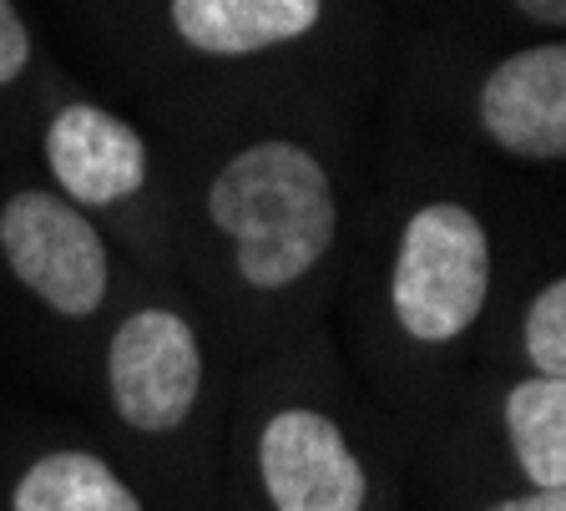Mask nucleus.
Masks as SVG:
<instances>
[{
  "instance_id": "1",
  "label": "nucleus",
  "mask_w": 566,
  "mask_h": 511,
  "mask_svg": "<svg viewBox=\"0 0 566 511\" xmlns=\"http://www.w3.org/2000/svg\"><path fill=\"white\" fill-rule=\"evenodd\" d=\"M375 66L248 76L153 102L177 192L182 269L228 355L329 324L369 198Z\"/></svg>"
},
{
  "instance_id": "2",
  "label": "nucleus",
  "mask_w": 566,
  "mask_h": 511,
  "mask_svg": "<svg viewBox=\"0 0 566 511\" xmlns=\"http://www.w3.org/2000/svg\"><path fill=\"white\" fill-rule=\"evenodd\" d=\"M536 238L491 173L400 127L369 173L329 330L354 380L415 451L481 365L485 334Z\"/></svg>"
},
{
  "instance_id": "3",
  "label": "nucleus",
  "mask_w": 566,
  "mask_h": 511,
  "mask_svg": "<svg viewBox=\"0 0 566 511\" xmlns=\"http://www.w3.org/2000/svg\"><path fill=\"white\" fill-rule=\"evenodd\" d=\"M218 511H415L410 446L329 324L238 365Z\"/></svg>"
},
{
  "instance_id": "4",
  "label": "nucleus",
  "mask_w": 566,
  "mask_h": 511,
  "mask_svg": "<svg viewBox=\"0 0 566 511\" xmlns=\"http://www.w3.org/2000/svg\"><path fill=\"white\" fill-rule=\"evenodd\" d=\"M238 359L182 279L132 284L86 369L92 430L157 511H218Z\"/></svg>"
},
{
  "instance_id": "5",
  "label": "nucleus",
  "mask_w": 566,
  "mask_h": 511,
  "mask_svg": "<svg viewBox=\"0 0 566 511\" xmlns=\"http://www.w3.org/2000/svg\"><path fill=\"white\" fill-rule=\"evenodd\" d=\"M142 107L248 76L375 66L369 0H82Z\"/></svg>"
},
{
  "instance_id": "6",
  "label": "nucleus",
  "mask_w": 566,
  "mask_h": 511,
  "mask_svg": "<svg viewBox=\"0 0 566 511\" xmlns=\"http://www.w3.org/2000/svg\"><path fill=\"white\" fill-rule=\"evenodd\" d=\"M137 279L127 253L61 192L31 173H0V359L82 395Z\"/></svg>"
},
{
  "instance_id": "7",
  "label": "nucleus",
  "mask_w": 566,
  "mask_h": 511,
  "mask_svg": "<svg viewBox=\"0 0 566 511\" xmlns=\"http://www.w3.org/2000/svg\"><path fill=\"white\" fill-rule=\"evenodd\" d=\"M102 228L137 274L177 279L182 233L167 147L147 117L51 72L21 132V167Z\"/></svg>"
},
{
  "instance_id": "8",
  "label": "nucleus",
  "mask_w": 566,
  "mask_h": 511,
  "mask_svg": "<svg viewBox=\"0 0 566 511\" xmlns=\"http://www.w3.org/2000/svg\"><path fill=\"white\" fill-rule=\"evenodd\" d=\"M405 96L420 102V137L485 173L566 167V36H521L495 51L446 46L420 61Z\"/></svg>"
},
{
  "instance_id": "9",
  "label": "nucleus",
  "mask_w": 566,
  "mask_h": 511,
  "mask_svg": "<svg viewBox=\"0 0 566 511\" xmlns=\"http://www.w3.org/2000/svg\"><path fill=\"white\" fill-rule=\"evenodd\" d=\"M465 487L566 491V380L475 369L415 451V497Z\"/></svg>"
},
{
  "instance_id": "10",
  "label": "nucleus",
  "mask_w": 566,
  "mask_h": 511,
  "mask_svg": "<svg viewBox=\"0 0 566 511\" xmlns=\"http://www.w3.org/2000/svg\"><path fill=\"white\" fill-rule=\"evenodd\" d=\"M0 511H157L92 426H31L0 440Z\"/></svg>"
},
{
  "instance_id": "11",
  "label": "nucleus",
  "mask_w": 566,
  "mask_h": 511,
  "mask_svg": "<svg viewBox=\"0 0 566 511\" xmlns=\"http://www.w3.org/2000/svg\"><path fill=\"white\" fill-rule=\"evenodd\" d=\"M481 365L566 380V249L546 253L531 243L491 320Z\"/></svg>"
},
{
  "instance_id": "12",
  "label": "nucleus",
  "mask_w": 566,
  "mask_h": 511,
  "mask_svg": "<svg viewBox=\"0 0 566 511\" xmlns=\"http://www.w3.org/2000/svg\"><path fill=\"white\" fill-rule=\"evenodd\" d=\"M56 72L46 41L21 0H0V173L21 167V132L35 96Z\"/></svg>"
},
{
  "instance_id": "13",
  "label": "nucleus",
  "mask_w": 566,
  "mask_h": 511,
  "mask_svg": "<svg viewBox=\"0 0 566 511\" xmlns=\"http://www.w3.org/2000/svg\"><path fill=\"white\" fill-rule=\"evenodd\" d=\"M415 511H566V491H521V487L420 491Z\"/></svg>"
},
{
  "instance_id": "14",
  "label": "nucleus",
  "mask_w": 566,
  "mask_h": 511,
  "mask_svg": "<svg viewBox=\"0 0 566 511\" xmlns=\"http://www.w3.org/2000/svg\"><path fill=\"white\" fill-rule=\"evenodd\" d=\"M481 21L516 25L526 36H566V0H475Z\"/></svg>"
}]
</instances>
